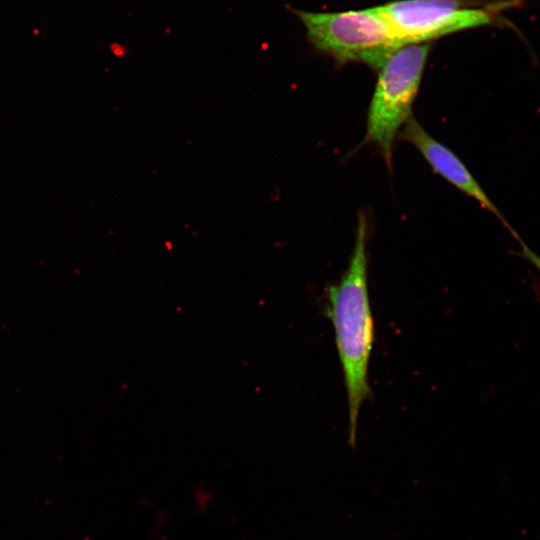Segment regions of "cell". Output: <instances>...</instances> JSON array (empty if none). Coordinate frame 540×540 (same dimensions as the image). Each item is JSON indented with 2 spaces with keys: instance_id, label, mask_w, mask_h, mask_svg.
<instances>
[{
  "instance_id": "obj_5",
  "label": "cell",
  "mask_w": 540,
  "mask_h": 540,
  "mask_svg": "<svg viewBox=\"0 0 540 540\" xmlns=\"http://www.w3.org/2000/svg\"><path fill=\"white\" fill-rule=\"evenodd\" d=\"M402 137L419 150L436 173L497 217L511 235L515 232L459 157L430 136L413 117L406 122Z\"/></svg>"
},
{
  "instance_id": "obj_6",
  "label": "cell",
  "mask_w": 540,
  "mask_h": 540,
  "mask_svg": "<svg viewBox=\"0 0 540 540\" xmlns=\"http://www.w3.org/2000/svg\"><path fill=\"white\" fill-rule=\"evenodd\" d=\"M514 238L518 241L520 245V250L517 251V254L526 261L530 262L540 272V256L535 253L528 245H526V243L522 240L518 233L514 236Z\"/></svg>"
},
{
  "instance_id": "obj_3",
  "label": "cell",
  "mask_w": 540,
  "mask_h": 540,
  "mask_svg": "<svg viewBox=\"0 0 540 540\" xmlns=\"http://www.w3.org/2000/svg\"><path fill=\"white\" fill-rule=\"evenodd\" d=\"M525 0H397L379 8L401 45L429 43L447 34L482 26L516 27L503 12Z\"/></svg>"
},
{
  "instance_id": "obj_1",
  "label": "cell",
  "mask_w": 540,
  "mask_h": 540,
  "mask_svg": "<svg viewBox=\"0 0 540 540\" xmlns=\"http://www.w3.org/2000/svg\"><path fill=\"white\" fill-rule=\"evenodd\" d=\"M366 220L359 216L355 244L348 267L327 290V316L332 322L348 401V442L356 445L358 417L371 395L369 363L374 343V322L368 291Z\"/></svg>"
},
{
  "instance_id": "obj_2",
  "label": "cell",
  "mask_w": 540,
  "mask_h": 540,
  "mask_svg": "<svg viewBox=\"0 0 540 540\" xmlns=\"http://www.w3.org/2000/svg\"><path fill=\"white\" fill-rule=\"evenodd\" d=\"M290 10L312 47L342 64L358 61L379 69L402 46L379 6L341 12Z\"/></svg>"
},
{
  "instance_id": "obj_4",
  "label": "cell",
  "mask_w": 540,
  "mask_h": 540,
  "mask_svg": "<svg viewBox=\"0 0 540 540\" xmlns=\"http://www.w3.org/2000/svg\"><path fill=\"white\" fill-rule=\"evenodd\" d=\"M430 48V43L402 45L378 69L366 135L381 150L388 165L394 140L411 117Z\"/></svg>"
}]
</instances>
